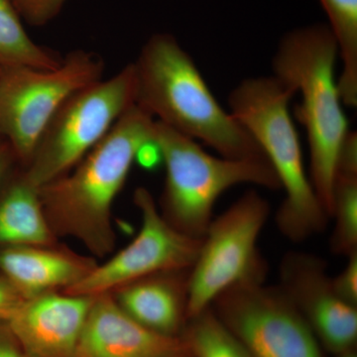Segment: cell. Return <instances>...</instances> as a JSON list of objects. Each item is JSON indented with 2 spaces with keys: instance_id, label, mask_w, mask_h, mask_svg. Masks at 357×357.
I'll list each match as a JSON object with an SVG mask.
<instances>
[{
  "instance_id": "obj_1",
  "label": "cell",
  "mask_w": 357,
  "mask_h": 357,
  "mask_svg": "<svg viewBox=\"0 0 357 357\" xmlns=\"http://www.w3.org/2000/svg\"><path fill=\"white\" fill-rule=\"evenodd\" d=\"M154 126L153 117L134 105L75 168L39 188L45 215L56 236L74 237L96 257L114 251L112 206L138 150L153 139Z\"/></svg>"
},
{
  "instance_id": "obj_20",
  "label": "cell",
  "mask_w": 357,
  "mask_h": 357,
  "mask_svg": "<svg viewBox=\"0 0 357 357\" xmlns=\"http://www.w3.org/2000/svg\"><path fill=\"white\" fill-rule=\"evenodd\" d=\"M331 218L335 220L331 249L349 257L357 251V177L335 176Z\"/></svg>"
},
{
  "instance_id": "obj_5",
  "label": "cell",
  "mask_w": 357,
  "mask_h": 357,
  "mask_svg": "<svg viewBox=\"0 0 357 357\" xmlns=\"http://www.w3.org/2000/svg\"><path fill=\"white\" fill-rule=\"evenodd\" d=\"M154 140L166 168L161 215L185 236L203 238L213 220L215 202L234 185L281 189L267 159L218 158L206 153L197 141L157 121Z\"/></svg>"
},
{
  "instance_id": "obj_19",
  "label": "cell",
  "mask_w": 357,
  "mask_h": 357,
  "mask_svg": "<svg viewBox=\"0 0 357 357\" xmlns=\"http://www.w3.org/2000/svg\"><path fill=\"white\" fill-rule=\"evenodd\" d=\"M182 337L192 357H251L211 307L189 319Z\"/></svg>"
},
{
  "instance_id": "obj_18",
  "label": "cell",
  "mask_w": 357,
  "mask_h": 357,
  "mask_svg": "<svg viewBox=\"0 0 357 357\" xmlns=\"http://www.w3.org/2000/svg\"><path fill=\"white\" fill-rule=\"evenodd\" d=\"M330 20L331 31L337 41L342 61L337 79L342 102L357 105V0H319Z\"/></svg>"
},
{
  "instance_id": "obj_13",
  "label": "cell",
  "mask_w": 357,
  "mask_h": 357,
  "mask_svg": "<svg viewBox=\"0 0 357 357\" xmlns=\"http://www.w3.org/2000/svg\"><path fill=\"white\" fill-rule=\"evenodd\" d=\"M93 300L43 294L26 300L6 323L26 357H74Z\"/></svg>"
},
{
  "instance_id": "obj_7",
  "label": "cell",
  "mask_w": 357,
  "mask_h": 357,
  "mask_svg": "<svg viewBox=\"0 0 357 357\" xmlns=\"http://www.w3.org/2000/svg\"><path fill=\"white\" fill-rule=\"evenodd\" d=\"M98 54L70 52L55 69L0 67V136L18 162H29L54 115L75 93L103 79Z\"/></svg>"
},
{
  "instance_id": "obj_17",
  "label": "cell",
  "mask_w": 357,
  "mask_h": 357,
  "mask_svg": "<svg viewBox=\"0 0 357 357\" xmlns=\"http://www.w3.org/2000/svg\"><path fill=\"white\" fill-rule=\"evenodd\" d=\"M62 61L56 52L33 41L13 0H0V67L55 69Z\"/></svg>"
},
{
  "instance_id": "obj_4",
  "label": "cell",
  "mask_w": 357,
  "mask_h": 357,
  "mask_svg": "<svg viewBox=\"0 0 357 357\" xmlns=\"http://www.w3.org/2000/svg\"><path fill=\"white\" fill-rule=\"evenodd\" d=\"M296 95L277 77H248L230 93V114L248 129L273 168L285 199L276 223L284 236L301 243L324 231L328 213L307 177L289 105Z\"/></svg>"
},
{
  "instance_id": "obj_21",
  "label": "cell",
  "mask_w": 357,
  "mask_h": 357,
  "mask_svg": "<svg viewBox=\"0 0 357 357\" xmlns=\"http://www.w3.org/2000/svg\"><path fill=\"white\" fill-rule=\"evenodd\" d=\"M21 17L30 25L43 26L57 17L67 0H13Z\"/></svg>"
},
{
  "instance_id": "obj_25",
  "label": "cell",
  "mask_w": 357,
  "mask_h": 357,
  "mask_svg": "<svg viewBox=\"0 0 357 357\" xmlns=\"http://www.w3.org/2000/svg\"><path fill=\"white\" fill-rule=\"evenodd\" d=\"M0 357H26L6 321H0Z\"/></svg>"
},
{
  "instance_id": "obj_23",
  "label": "cell",
  "mask_w": 357,
  "mask_h": 357,
  "mask_svg": "<svg viewBox=\"0 0 357 357\" xmlns=\"http://www.w3.org/2000/svg\"><path fill=\"white\" fill-rule=\"evenodd\" d=\"M357 177V134L349 130L338 151L335 176Z\"/></svg>"
},
{
  "instance_id": "obj_29",
  "label": "cell",
  "mask_w": 357,
  "mask_h": 357,
  "mask_svg": "<svg viewBox=\"0 0 357 357\" xmlns=\"http://www.w3.org/2000/svg\"><path fill=\"white\" fill-rule=\"evenodd\" d=\"M0 138H2L1 136H0Z\"/></svg>"
},
{
  "instance_id": "obj_2",
  "label": "cell",
  "mask_w": 357,
  "mask_h": 357,
  "mask_svg": "<svg viewBox=\"0 0 357 357\" xmlns=\"http://www.w3.org/2000/svg\"><path fill=\"white\" fill-rule=\"evenodd\" d=\"M132 65L135 105L155 121L202 141L223 158L267 159L248 129L215 100L173 35L150 37Z\"/></svg>"
},
{
  "instance_id": "obj_16",
  "label": "cell",
  "mask_w": 357,
  "mask_h": 357,
  "mask_svg": "<svg viewBox=\"0 0 357 357\" xmlns=\"http://www.w3.org/2000/svg\"><path fill=\"white\" fill-rule=\"evenodd\" d=\"M57 236L45 215L39 188L24 172L9 178L0 190V246H50Z\"/></svg>"
},
{
  "instance_id": "obj_12",
  "label": "cell",
  "mask_w": 357,
  "mask_h": 357,
  "mask_svg": "<svg viewBox=\"0 0 357 357\" xmlns=\"http://www.w3.org/2000/svg\"><path fill=\"white\" fill-rule=\"evenodd\" d=\"M74 357L192 356L184 337L148 330L107 293L95 297Z\"/></svg>"
},
{
  "instance_id": "obj_15",
  "label": "cell",
  "mask_w": 357,
  "mask_h": 357,
  "mask_svg": "<svg viewBox=\"0 0 357 357\" xmlns=\"http://www.w3.org/2000/svg\"><path fill=\"white\" fill-rule=\"evenodd\" d=\"M190 270L140 279L115 290L119 306L148 330L182 337L188 324Z\"/></svg>"
},
{
  "instance_id": "obj_28",
  "label": "cell",
  "mask_w": 357,
  "mask_h": 357,
  "mask_svg": "<svg viewBox=\"0 0 357 357\" xmlns=\"http://www.w3.org/2000/svg\"><path fill=\"white\" fill-rule=\"evenodd\" d=\"M337 357H357L356 349L354 351L344 352V354H338Z\"/></svg>"
},
{
  "instance_id": "obj_10",
  "label": "cell",
  "mask_w": 357,
  "mask_h": 357,
  "mask_svg": "<svg viewBox=\"0 0 357 357\" xmlns=\"http://www.w3.org/2000/svg\"><path fill=\"white\" fill-rule=\"evenodd\" d=\"M133 199L142 218L139 234L126 248L96 265L86 278L64 293L96 297L152 275L194 266L203 238L185 236L167 222L145 188H137Z\"/></svg>"
},
{
  "instance_id": "obj_26",
  "label": "cell",
  "mask_w": 357,
  "mask_h": 357,
  "mask_svg": "<svg viewBox=\"0 0 357 357\" xmlns=\"http://www.w3.org/2000/svg\"><path fill=\"white\" fill-rule=\"evenodd\" d=\"M135 162L141 167L147 170H153L158 167L160 164L163 163L161 150L157 144L156 141L153 139L147 141L138 150L136 154Z\"/></svg>"
},
{
  "instance_id": "obj_11",
  "label": "cell",
  "mask_w": 357,
  "mask_h": 357,
  "mask_svg": "<svg viewBox=\"0 0 357 357\" xmlns=\"http://www.w3.org/2000/svg\"><path fill=\"white\" fill-rule=\"evenodd\" d=\"M279 288L326 351L338 356L356 349L357 307L338 297L321 258L298 251L284 255Z\"/></svg>"
},
{
  "instance_id": "obj_24",
  "label": "cell",
  "mask_w": 357,
  "mask_h": 357,
  "mask_svg": "<svg viewBox=\"0 0 357 357\" xmlns=\"http://www.w3.org/2000/svg\"><path fill=\"white\" fill-rule=\"evenodd\" d=\"M25 301L13 283L0 275V321H8Z\"/></svg>"
},
{
  "instance_id": "obj_14",
  "label": "cell",
  "mask_w": 357,
  "mask_h": 357,
  "mask_svg": "<svg viewBox=\"0 0 357 357\" xmlns=\"http://www.w3.org/2000/svg\"><path fill=\"white\" fill-rule=\"evenodd\" d=\"M98 263L57 244L9 246L0 250V270L26 300L83 280Z\"/></svg>"
},
{
  "instance_id": "obj_3",
  "label": "cell",
  "mask_w": 357,
  "mask_h": 357,
  "mask_svg": "<svg viewBox=\"0 0 357 357\" xmlns=\"http://www.w3.org/2000/svg\"><path fill=\"white\" fill-rule=\"evenodd\" d=\"M338 47L328 24L317 23L284 35L273 58V76L301 95L298 121L306 129L310 180L332 218L338 151L349 132L335 79Z\"/></svg>"
},
{
  "instance_id": "obj_6",
  "label": "cell",
  "mask_w": 357,
  "mask_h": 357,
  "mask_svg": "<svg viewBox=\"0 0 357 357\" xmlns=\"http://www.w3.org/2000/svg\"><path fill=\"white\" fill-rule=\"evenodd\" d=\"M135 105L132 63L109 79L79 89L48 124L29 162L25 177L41 188L75 168Z\"/></svg>"
},
{
  "instance_id": "obj_22",
  "label": "cell",
  "mask_w": 357,
  "mask_h": 357,
  "mask_svg": "<svg viewBox=\"0 0 357 357\" xmlns=\"http://www.w3.org/2000/svg\"><path fill=\"white\" fill-rule=\"evenodd\" d=\"M347 258V266L332 279L333 287L340 299L357 307V251Z\"/></svg>"
},
{
  "instance_id": "obj_27",
  "label": "cell",
  "mask_w": 357,
  "mask_h": 357,
  "mask_svg": "<svg viewBox=\"0 0 357 357\" xmlns=\"http://www.w3.org/2000/svg\"><path fill=\"white\" fill-rule=\"evenodd\" d=\"M15 162H18V159L13 147L3 138H0V190L8 180Z\"/></svg>"
},
{
  "instance_id": "obj_9",
  "label": "cell",
  "mask_w": 357,
  "mask_h": 357,
  "mask_svg": "<svg viewBox=\"0 0 357 357\" xmlns=\"http://www.w3.org/2000/svg\"><path fill=\"white\" fill-rule=\"evenodd\" d=\"M211 307L251 357H324L306 319L279 287L238 284Z\"/></svg>"
},
{
  "instance_id": "obj_8",
  "label": "cell",
  "mask_w": 357,
  "mask_h": 357,
  "mask_svg": "<svg viewBox=\"0 0 357 357\" xmlns=\"http://www.w3.org/2000/svg\"><path fill=\"white\" fill-rule=\"evenodd\" d=\"M269 213L266 199L252 190L211 220L190 270L188 321L208 309L227 289L243 283H264L267 264L257 241Z\"/></svg>"
}]
</instances>
